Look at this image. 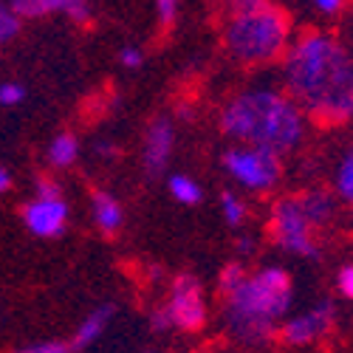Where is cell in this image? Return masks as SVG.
<instances>
[{
	"instance_id": "20",
	"label": "cell",
	"mask_w": 353,
	"mask_h": 353,
	"mask_svg": "<svg viewBox=\"0 0 353 353\" xmlns=\"http://www.w3.org/2000/svg\"><path fill=\"white\" fill-rule=\"evenodd\" d=\"M223 215H226V221H229V223L238 226V223L246 218V207H243V203H241L238 198H234L232 192H226V195H223Z\"/></svg>"
},
{
	"instance_id": "13",
	"label": "cell",
	"mask_w": 353,
	"mask_h": 353,
	"mask_svg": "<svg viewBox=\"0 0 353 353\" xmlns=\"http://www.w3.org/2000/svg\"><path fill=\"white\" fill-rule=\"evenodd\" d=\"M94 215H97L99 229L108 232V234H113L116 229H119V223H122L119 203H116V198H110L108 192H97L94 195Z\"/></svg>"
},
{
	"instance_id": "15",
	"label": "cell",
	"mask_w": 353,
	"mask_h": 353,
	"mask_svg": "<svg viewBox=\"0 0 353 353\" xmlns=\"http://www.w3.org/2000/svg\"><path fill=\"white\" fill-rule=\"evenodd\" d=\"M14 17H43L48 12H63V0H17L9 6Z\"/></svg>"
},
{
	"instance_id": "25",
	"label": "cell",
	"mask_w": 353,
	"mask_h": 353,
	"mask_svg": "<svg viewBox=\"0 0 353 353\" xmlns=\"http://www.w3.org/2000/svg\"><path fill=\"white\" fill-rule=\"evenodd\" d=\"M336 285H339V291L345 294V297L353 294V269L350 266H342V272L336 274Z\"/></svg>"
},
{
	"instance_id": "17",
	"label": "cell",
	"mask_w": 353,
	"mask_h": 353,
	"mask_svg": "<svg viewBox=\"0 0 353 353\" xmlns=\"http://www.w3.org/2000/svg\"><path fill=\"white\" fill-rule=\"evenodd\" d=\"M334 184H336V192H339L345 201H350V198H353V159H350V153L339 161Z\"/></svg>"
},
{
	"instance_id": "3",
	"label": "cell",
	"mask_w": 353,
	"mask_h": 353,
	"mask_svg": "<svg viewBox=\"0 0 353 353\" xmlns=\"http://www.w3.org/2000/svg\"><path fill=\"white\" fill-rule=\"evenodd\" d=\"M291 305V277L283 269H263L254 277H246L229 294L226 322L229 331L243 342H263L274 319H280Z\"/></svg>"
},
{
	"instance_id": "6",
	"label": "cell",
	"mask_w": 353,
	"mask_h": 353,
	"mask_svg": "<svg viewBox=\"0 0 353 353\" xmlns=\"http://www.w3.org/2000/svg\"><path fill=\"white\" fill-rule=\"evenodd\" d=\"M272 232H274V241L294 254H303V257H316L319 249L311 238V226L305 223L297 201H280L274 207V218H272Z\"/></svg>"
},
{
	"instance_id": "5",
	"label": "cell",
	"mask_w": 353,
	"mask_h": 353,
	"mask_svg": "<svg viewBox=\"0 0 353 353\" xmlns=\"http://www.w3.org/2000/svg\"><path fill=\"white\" fill-rule=\"evenodd\" d=\"M223 167L249 190H272L280 179V159L257 147H232L223 156Z\"/></svg>"
},
{
	"instance_id": "27",
	"label": "cell",
	"mask_w": 353,
	"mask_h": 353,
	"mask_svg": "<svg viewBox=\"0 0 353 353\" xmlns=\"http://www.w3.org/2000/svg\"><path fill=\"white\" fill-rule=\"evenodd\" d=\"M119 60H122L128 68H139V65H141V51H139V48H122Z\"/></svg>"
},
{
	"instance_id": "9",
	"label": "cell",
	"mask_w": 353,
	"mask_h": 353,
	"mask_svg": "<svg viewBox=\"0 0 353 353\" xmlns=\"http://www.w3.org/2000/svg\"><path fill=\"white\" fill-rule=\"evenodd\" d=\"M65 218H68V207L60 201H32L23 210V221L40 238H57L65 229Z\"/></svg>"
},
{
	"instance_id": "1",
	"label": "cell",
	"mask_w": 353,
	"mask_h": 353,
	"mask_svg": "<svg viewBox=\"0 0 353 353\" xmlns=\"http://www.w3.org/2000/svg\"><path fill=\"white\" fill-rule=\"evenodd\" d=\"M285 82L291 102L319 125H339L353 110L350 57L325 32H305L288 51Z\"/></svg>"
},
{
	"instance_id": "30",
	"label": "cell",
	"mask_w": 353,
	"mask_h": 353,
	"mask_svg": "<svg viewBox=\"0 0 353 353\" xmlns=\"http://www.w3.org/2000/svg\"><path fill=\"white\" fill-rule=\"evenodd\" d=\"M97 153H99V156H116V147H113L110 141H99V144H97Z\"/></svg>"
},
{
	"instance_id": "24",
	"label": "cell",
	"mask_w": 353,
	"mask_h": 353,
	"mask_svg": "<svg viewBox=\"0 0 353 353\" xmlns=\"http://www.w3.org/2000/svg\"><path fill=\"white\" fill-rule=\"evenodd\" d=\"M37 201H60V187L54 181H37Z\"/></svg>"
},
{
	"instance_id": "16",
	"label": "cell",
	"mask_w": 353,
	"mask_h": 353,
	"mask_svg": "<svg viewBox=\"0 0 353 353\" xmlns=\"http://www.w3.org/2000/svg\"><path fill=\"white\" fill-rule=\"evenodd\" d=\"M170 192L181 203H198L201 201V187L190 179V175H172L170 179Z\"/></svg>"
},
{
	"instance_id": "19",
	"label": "cell",
	"mask_w": 353,
	"mask_h": 353,
	"mask_svg": "<svg viewBox=\"0 0 353 353\" xmlns=\"http://www.w3.org/2000/svg\"><path fill=\"white\" fill-rule=\"evenodd\" d=\"M243 280H246L243 266H238V263H232V266H226V269L221 272V291H223L226 297H229V294H232L234 288H238Z\"/></svg>"
},
{
	"instance_id": "18",
	"label": "cell",
	"mask_w": 353,
	"mask_h": 353,
	"mask_svg": "<svg viewBox=\"0 0 353 353\" xmlns=\"http://www.w3.org/2000/svg\"><path fill=\"white\" fill-rule=\"evenodd\" d=\"M17 32H20V20L14 17V12L6 3H0V43L17 37Z\"/></svg>"
},
{
	"instance_id": "31",
	"label": "cell",
	"mask_w": 353,
	"mask_h": 353,
	"mask_svg": "<svg viewBox=\"0 0 353 353\" xmlns=\"http://www.w3.org/2000/svg\"><path fill=\"white\" fill-rule=\"evenodd\" d=\"M9 184H12V179H9V170L0 167V192H6V190H9Z\"/></svg>"
},
{
	"instance_id": "22",
	"label": "cell",
	"mask_w": 353,
	"mask_h": 353,
	"mask_svg": "<svg viewBox=\"0 0 353 353\" xmlns=\"http://www.w3.org/2000/svg\"><path fill=\"white\" fill-rule=\"evenodd\" d=\"M23 97H26L23 85H17V82L0 85V102H3V105H17V102H23Z\"/></svg>"
},
{
	"instance_id": "4",
	"label": "cell",
	"mask_w": 353,
	"mask_h": 353,
	"mask_svg": "<svg viewBox=\"0 0 353 353\" xmlns=\"http://www.w3.org/2000/svg\"><path fill=\"white\" fill-rule=\"evenodd\" d=\"M291 26L283 9L260 0H246L234 6V14L226 26V48L241 63H266L285 48Z\"/></svg>"
},
{
	"instance_id": "11",
	"label": "cell",
	"mask_w": 353,
	"mask_h": 353,
	"mask_svg": "<svg viewBox=\"0 0 353 353\" xmlns=\"http://www.w3.org/2000/svg\"><path fill=\"white\" fill-rule=\"evenodd\" d=\"M297 207H300V212H303V218L311 229L325 226L334 218V198L328 192H322V190H311L303 198H297Z\"/></svg>"
},
{
	"instance_id": "14",
	"label": "cell",
	"mask_w": 353,
	"mask_h": 353,
	"mask_svg": "<svg viewBox=\"0 0 353 353\" xmlns=\"http://www.w3.org/2000/svg\"><path fill=\"white\" fill-rule=\"evenodd\" d=\"M77 150H79L77 139H74L71 133H63V136H57V139L51 141L48 159H51V164H57V167H68V164H74Z\"/></svg>"
},
{
	"instance_id": "10",
	"label": "cell",
	"mask_w": 353,
	"mask_h": 353,
	"mask_svg": "<svg viewBox=\"0 0 353 353\" xmlns=\"http://www.w3.org/2000/svg\"><path fill=\"white\" fill-rule=\"evenodd\" d=\"M172 150V125L167 119L153 122L150 133H147V147H144V170L147 175H159L167 167Z\"/></svg>"
},
{
	"instance_id": "29",
	"label": "cell",
	"mask_w": 353,
	"mask_h": 353,
	"mask_svg": "<svg viewBox=\"0 0 353 353\" xmlns=\"http://www.w3.org/2000/svg\"><path fill=\"white\" fill-rule=\"evenodd\" d=\"M316 9L325 12V14H334V12L342 9V3H339V0H316Z\"/></svg>"
},
{
	"instance_id": "21",
	"label": "cell",
	"mask_w": 353,
	"mask_h": 353,
	"mask_svg": "<svg viewBox=\"0 0 353 353\" xmlns=\"http://www.w3.org/2000/svg\"><path fill=\"white\" fill-rule=\"evenodd\" d=\"M63 12L68 17H74L77 23H88V20H91V6L82 3V0H63Z\"/></svg>"
},
{
	"instance_id": "23",
	"label": "cell",
	"mask_w": 353,
	"mask_h": 353,
	"mask_svg": "<svg viewBox=\"0 0 353 353\" xmlns=\"http://www.w3.org/2000/svg\"><path fill=\"white\" fill-rule=\"evenodd\" d=\"M17 353H68V345H63V342H43V345H32V347L17 350Z\"/></svg>"
},
{
	"instance_id": "26",
	"label": "cell",
	"mask_w": 353,
	"mask_h": 353,
	"mask_svg": "<svg viewBox=\"0 0 353 353\" xmlns=\"http://www.w3.org/2000/svg\"><path fill=\"white\" fill-rule=\"evenodd\" d=\"M156 12H159L161 23H172V20H175V12H179V6H175L172 0H159V3H156Z\"/></svg>"
},
{
	"instance_id": "7",
	"label": "cell",
	"mask_w": 353,
	"mask_h": 353,
	"mask_svg": "<svg viewBox=\"0 0 353 353\" xmlns=\"http://www.w3.org/2000/svg\"><path fill=\"white\" fill-rule=\"evenodd\" d=\"M170 325L181 328V331H198L203 328V319H207V305H203V294L195 277L181 274L172 283V294L170 303L164 305Z\"/></svg>"
},
{
	"instance_id": "12",
	"label": "cell",
	"mask_w": 353,
	"mask_h": 353,
	"mask_svg": "<svg viewBox=\"0 0 353 353\" xmlns=\"http://www.w3.org/2000/svg\"><path fill=\"white\" fill-rule=\"evenodd\" d=\"M113 314H116V305H102V308L91 311V316H88L82 325H79V331H77L71 347H74V350H82V347H88L91 342H97V339L105 334V328H108V322H110Z\"/></svg>"
},
{
	"instance_id": "2",
	"label": "cell",
	"mask_w": 353,
	"mask_h": 353,
	"mask_svg": "<svg viewBox=\"0 0 353 353\" xmlns=\"http://www.w3.org/2000/svg\"><path fill=\"white\" fill-rule=\"evenodd\" d=\"M223 133L243 141V147H257L272 156L291 150L303 139V113L288 97L274 91L241 94L223 108Z\"/></svg>"
},
{
	"instance_id": "32",
	"label": "cell",
	"mask_w": 353,
	"mask_h": 353,
	"mask_svg": "<svg viewBox=\"0 0 353 353\" xmlns=\"http://www.w3.org/2000/svg\"><path fill=\"white\" fill-rule=\"evenodd\" d=\"M238 249H241V252H252V249H254V241H252V238H241V241H238Z\"/></svg>"
},
{
	"instance_id": "8",
	"label": "cell",
	"mask_w": 353,
	"mask_h": 353,
	"mask_svg": "<svg viewBox=\"0 0 353 353\" xmlns=\"http://www.w3.org/2000/svg\"><path fill=\"white\" fill-rule=\"evenodd\" d=\"M334 325V303L322 300L316 308H311L303 316H294L283 325V339L291 345H308L316 336H322Z\"/></svg>"
},
{
	"instance_id": "28",
	"label": "cell",
	"mask_w": 353,
	"mask_h": 353,
	"mask_svg": "<svg viewBox=\"0 0 353 353\" xmlns=\"http://www.w3.org/2000/svg\"><path fill=\"white\" fill-rule=\"evenodd\" d=\"M150 325H153L156 331H167V328H172V325H170V316H167V311H164V308L153 311V316H150Z\"/></svg>"
}]
</instances>
